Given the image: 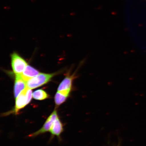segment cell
<instances>
[{
    "label": "cell",
    "mask_w": 146,
    "mask_h": 146,
    "mask_svg": "<svg viewBox=\"0 0 146 146\" xmlns=\"http://www.w3.org/2000/svg\"><path fill=\"white\" fill-rule=\"evenodd\" d=\"M55 74L40 73L37 76L26 82L27 87L31 89L40 87L50 81Z\"/></svg>",
    "instance_id": "obj_2"
},
{
    "label": "cell",
    "mask_w": 146,
    "mask_h": 146,
    "mask_svg": "<svg viewBox=\"0 0 146 146\" xmlns=\"http://www.w3.org/2000/svg\"><path fill=\"white\" fill-rule=\"evenodd\" d=\"M68 96L57 91L54 96V98L56 106H59L65 102Z\"/></svg>",
    "instance_id": "obj_10"
},
{
    "label": "cell",
    "mask_w": 146,
    "mask_h": 146,
    "mask_svg": "<svg viewBox=\"0 0 146 146\" xmlns=\"http://www.w3.org/2000/svg\"><path fill=\"white\" fill-rule=\"evenodd\" d=\"M48 94L44 90L39 89L35 91L33 94V98L37 100H43L48 98Z\"/></svg>",
    "instance_id": "obj_9"
},
{
    "label": "cell",
    "mask_w": 146,
    "mask_h": 146,
    "mask_svg": "<svg viewBox=\"0 0 146 146\" xmlns=\"http://www.w3.org/2000/svg\"><path fill=\"white\" fill-rule=\"evenodd\" d=\"M40 74L39 71L30 66L27 65L21 76L25 82L28 81Z\"/></svg>",
    "instance_id": "obj_7"
},
{
    "label": "cell",
    "mask_w": 146,
    "mask_h": 146,
    "mask_svg": "<svg viewBox=\"0 0 146 146\" xmlns=\"http://www.w3.org/2000/svg\"><path fill=\"white\" fill-rule=\"evenodd\" d=\"M58 117L57 111L55 109L52 113L47 118L42 127L39 130L31 134L30 136L35 137L38 135L48 132L49 131H50L55 120Z\"/></svg>",
    "instance_id": "obj_4"
},
{
    "label": "cell",
    "mask_w": 146,
    "mask_h": 146,
    "mask_svg": "<svg viewBox=\"0 0 146 146\" xmlns=\"http://www.w3.org/2000/svg\"><path fill=\"white\" fill-rule=\"evenodd\" d=\"M26 82L24 80L21 75H16L14 86V96L17 98L21 93L27 88Z\"/></svg>",
    "instance_id": "obj_6"
},
{
    "label": "cell",
    "mask_w": 146,
    "mask_h": 146,
    "mask_svg": "<svg viewBox=\"0 0 146 146\" xmlns=\"http://www.w3.org/2000/svg\"><path fill=\"white\" fill-rule=\"evenodd\" d=\"M4 8L7 10H8L9 9H10V7L8 6H6L4 7Z\"/></svg>",
    "instance_id": "obj_11"
},
{
    "label": "cell",
    "mask_w": 146,
    "mask_h": 146,
    "mask_svg": "<svg viewBox=\"0 0 146 146\" xmlns=\"http://www.w3.org/2000/svg\"><path fill=\"white\" fill-rule=\"evenodd\" d=\"M12 66L16 75H21L27 66L24 59L16 53L11 55Z\"/></svg>",
    "instance_id": "obj_3"
},
{
    "label": "cell",
    "mask_w": 146,
    "mask_h": 146,
    "mask_svg": "<svg viewBox=\"0 0 146 146\" xmlns=\"http://www.w3.org/2000/svg\"><path fill=\"white\" fill-rule=\"evenodd\" d=\"M74 74L67 76L60 83L58 88V91L69 96L72 88L73 80L75 78Z\"/></svg>",
    "instance_id": "obj_5"
},
{
    "label": "cell",
    "mask_w": 146,
    "mask_h": 146,
    "mask_svg": "<svg viewBox=\"0 0 146 146\" xmlns=\"http://www.w3.org/2000/svg\"><path fill=\"white\" fill-rule=\"evenodd\" d=\"M63 128L62 124L59 117L56 119L54 122L50 132L52 135L59 137L61 133L63 132Z\"/></svg>",
    "instance_id": "obj_8"
},
{
    "label": "cell",
    "mask_w": 146,
    "mask_h": 146,
    "mask_svg": "<svg viewBox=\"0 0 146 146\" xmlns=\"http://www.w3.org/2000/svg\"><path fill=\"white\" fill-rule=\"evenodd\" d=\"M33 98L32 89L27 87L16 98L15 107L13 112L17 113L30 103Z\"/></svg>",
    "instance_id": "obj_1"
}]
</instances>
